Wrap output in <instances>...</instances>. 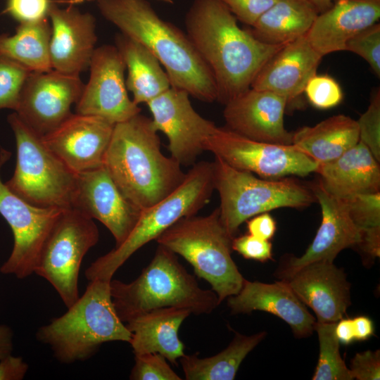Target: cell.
I'll return each mask as SVG.
<instances>
[{
  "label": "cell",
  "mask_w": 380,
  "mask_h": 380,
  "mask_svg": "<svg viewBox=\"0 0 380 380\" xmlns=\"http://www.w3.org/2000/svg\"><path fill=\"white\" fill-rule=\"evenodd\" d=\"M184 23L186 34L213 74L217 101L223 105L250 89L284 45L263 42L241 29L220 0H194Z\"/></svg>",
  "instance_id": "cell-1"
},
{
  "label": "cell",
  "mask_w": 380,
  "mask_h": 380,
  "mask_svg": "<svg viewBox=\"0 0 380 380\" xmlns=\"http://www.w3.org/2000/svg\"><path fill=\"white\" fill-rule=\"evenodd\" d=\"M103 18L146 47L166 72L171 87L204 102L217 101L213 74L186 33L162 19L147 0H96Z\"/></svg>",
  "instance_id": "cell-2"
},
{
  "label": "cell",
  "mask_w": 380,
  "mask_h": 380,
  "mask_svg": "<svg viewBox=\"0 0 380 380\" xmlns=\"http://www.w3.org/2000/svg\"><path fill=\"white\" fill-rule=\"evenodd\" d=\"M103 165L122 194L141 210L171 194L186 174L162 153L152 120L140 113L114 125Z\"/></svg>",
  "instance_id": "cell-3"
},
{
  "label": "cell",
  "mask_w": 380,
  "mask_h": 380,
  "mask_svg": "<svg viewBox=\"0 0 380 380\" xmlns=\"http://www.w3.org/2000/svg\"><path fill=\"white\" fill-rule=\"evenodd\" d=\"M110 287L117 314L125 324L155 309L177 308L203 315L220 304L213 290L199 286L174 252L159 244L137 278L129 283L111 279Z\"/></svg>",
  "instance_id": "cell-4"
},
{
  "label": "cell",
  "mask_w": 380,
  "mask_h": 380,
  "mask_svg": "<svg viewBox=\"0 0 380 380\" xmlns=\"http://www.w3.org/2000/svg\"><path fill=\"white\" fill-rule=\"evenodd\" d=\"M83 295L60 317L40 327L36 338L63 364L85 361L110 341L129 343L131 333L115 310L110 281H89Z\"/></svg>",
  "instance_id": "cell-5"
},
{
  "label": "cell",
  "mask_w": 380,
  "mask_h": 380,
  "mask_svg": "<svg viewBox=\"0 0 380 380\" xmlns=\"http://www.w3.org/2000/svg\"><path fill=\"white\" fill-rule=\"evenodd\" d=\"M214 190L213 163L201 161L194 164L175 191L141 210L137 224L122 243L89 265L84 273L87 279L110 281L137 250L156 240L179 219L196 215L208 202Z\"/></svg>",
  "instance_id": "cell-6"
},
{
  "label": "cell",
  "mask_w": 380,
  "mask_h": 380,
  "mask_svg": "<svg viewBox=\"0 0 380 380\" xmlns=\"http://www.w3.org/2000/svg\"><path fill=\"white\" fill-rule=\"evenodd\" d=\"M233 238L222 225L217 208L205 216L179 219L156 241L190 263L221 303L239 293L245 280L232 257Z\"/></svg>",
  "instance_id": "cell-7"
},
{
  "label": "cell",
  "mask_w": 380,
  "mask_h": 380,
  "mask_svg": "<svg viewBox=\"0 0 380 380\" xmlns=\"http://www.w3.org/2000/svg\"><path fill=\"white\" fill-rule=\"evenodd\" d=\"M212 163L214 186L220 198V221L232 237L243 222L255 215L279 208L307 207L317 201L312 189L296 179L259 178L217 156Z\"/></svg>",
  "instance_id": "cell-8"
},
{
  "label": "cell",
  "mask_w": 380,
  "mask_h": 380,
  "mask_svg": "<svg viewBox=\"0 0 380 380\" xmlns=\"http://www.w3.org/2000/svg\"><path fill=\"white\" fill-rule=\"evenodd\" d=\"M8 122L15 138L17 160L14 174L6 185L34 205L72 208L77 174L15 113L8 116Z\"/></svg>",
  "instance_id": "cell-9"
},
{
  "label": "cell",
  "mask_w": 380,
  "mask_h": 380,
  "mask_svg": "<svg viewBox=\"0 0 380 380\" xmlns=\"http://www.w3.org/2000/svg\"><path fill=\"white\" fill-rule=\"evenodd\" d=\"M99 239V232L93 219L76 209L66 208L43 245L34 273L51 284L67 308L80 297V266Z\"/></svg>",
  "instance_id": "cell-10"
},
{
  "label": "cell",
  "mask_w": 380,
  "mask_h": 380,
  "mask_svg": "<svg viewBox=\"0 0 380 380\" xmlns=\"http://www.w3.org/2000/svg\"><path fill=\"white\" fill-rule=\"evenodd\" d=\"M204 149L236 169L265 179L306 176L315 172L318 165L293 145L256 141L219 127L205 141Z\"/></svg>",
  "instance_id": "cell-11"
},
{
  "label": "cell",
  "mask_w": 380,
  "mask_h": 380,
  "mask_svg": "<svg viewBox=\"0 0 380 380\" xmlns=\"http://www.w3.org/2000/svg\"><path fill=\"white\" fill-rule=\"evenodd\" d=\"M10 156L9 151L1 149L0 170ZM63 210L25 201L11 191L0 177V214L13 235L12 251L0 267V272L20 279L33 274L43 245Z\"/></svg>",
  "instance_id": "cell-12"
},
{
  "label": "cell",
  "mask_w": 380,
  "mask_h": 380,
  "mask_svg": "<svg viewBox=\"0 0 380 380\" xmlns=\"http://www.w3.org/2000/svg\"><path fill=\"white\" fill-rule=\"evenodd\" d=\"M89 79L75 103L76 113L101 118L114 125L140 113L125 83V62L115 45L96 48L89 64Z\"/></svg>",
  "instance_id": "cell-13"
},
{
  "label": "cell",
  "mask_w": 380,
  "mask_h": 380,
  "mask_svg": "<svg viewBox=\"0 0 380 380\" xmlns=\"http://www.w3.org/2000/svg\"><path fill=\"white\" fill-rule=\"evenodd\" d=\"M84 84L80 75L54 70L31 72L27 78L15 113L32 130L43 137L71 114Z\"/></svg>",
  "instance_id": "cell-14"
},
{
  "label": "cell",
  "mask_w": 380,
  "mask_h": 380,
  "mask_svg": "<svg viewBox=\"0 0 380 380\" xmlns=\"http://www.w3.org/2000/svg\"><path fill=\"white\" fill-rule=\"evenodd\" d=\"M189 96L185 90L171 87L146 103L155 129L167 137L171 157L181 165L196 163L217 127L194 110Z\"/></svg>",
  "instance_id": "cell-15"
},
{
  "label": "cell",
  "mask_w": 380,
  "mask_h": 380,
  "mask_svg": "<svg viewBox=\"0 0 380 380\" xmlns=\"http://www.w3.org/2000/svg\"><path fill=\"white\" fill-rule=\"evenodd\" d=\"M72 208L100 221L115 246L127 238L141 212L122 194L104 165L77 174Z\"/></svg>",
  "instance_id": "cell-16"
},
{
  "label": "cell",
  "mask_w": 380,
  "mask_h": 380,
  "mask_svg": "<svg viewBox=\"0 0 380 380\" xmlns=\"http://www.w3.org/2000/svg\"><path fill=\"white\" fill-rule=\"evenodd\" d=\"M114 125L99 117L72 113L42 139L49 150L79 174L103 165Z\"/></svg>",
  "instance_id": "cell-17"
},
{
  "label": "cell",
  "mask_w": 380,
  "mask_h": 380,
  "mask_svg": "<svg viewBox=\"0 0 380 380\" xmlns=\"http://www.w3.org/2000/svg\"><path fill=\"white\" fill-rule=\"evenodd\" d=\"M288 101L270 91L253 88L224 105L227 128L247 138L280 145H292L293 132L284 127Z\"/></svg>",
  "instance_id": "cell-18"
},
{
  "label": "cell",
  "mask_w": 380,
  "mask_h": 380,
  "mask_svg": "<svg viewBox=\"0 0 380 380\" xmlns=\"http://www.w3.org/2000/svg\"><path fill=\"white\" fill-rule=\"evenodd\" d=\"M49 19L51 26L50 59L52 69L80 75L89 67L96 49V19L77 8H61L52 3Z\"/></svg>",
  "instance_id": "cell-19"
},
{
  "label": "cell",
  "mask_w": 380,
  "mask_h": 380,
  "mask_svg": "<svg viewBox=\"0 0 380 380\" xmlns=\"http://www.w3.org/2000/svg\"><path fill=\"white\" fill-rule=\"evenodd\" d=\"M322 209V222L304 254L291 257L278 270V277L286 279L303 266L316 261L334 262L343 249L356 246L360 229L353 222L343 200L329 194L321 185L311 187Z\"/></svg>",
  "instance_id": "cell-20"
},
{
  "label": "cell",
  "mask_w": 380,
  "mask_h": 380,
  "mask_svg": "<svg viewBox=\"0 0 380 380\" xmlns=\"http://www.w3.org/2000/svg\"><path fill=\"white\" fill-rule=\"evenodd\" d=\"M298 298L316 314L317 321L337 322L350 302V285L342 269L334 262L308 263L284 279Z\"/></svg>",
  "instance_id": "cell-21"
},
{
  "label": "cell",
  "mask_w": 380,
  "mask_h": 380,
  "mask_svg": "<svg viewBox=\"0 0 380 380\" xmlns=\"http://www.w3.org/2000/svg\"><path fill=\"white\" fill-rule=\"evenodd\" d=\"M227 299L232 314L271 313L286 322L296 338L308 337L315 330V317L286 280L266 284L245 279L239 293Z\"/></svg>",
  "instance_id": "cell-22"
},
{
  "label": "cell",
  "mask_w": 380,
  "mask_h": 380,
  "mask_svg": "<svg viewBox=\"0 0 380 380\" xmlns=\"http://www.w3.org/2000/svg\"><path fill=\"white\" fill-rule=\"evenodd\" d=\"M322 57L305 34L284 44L260 70L251 88L272 91L289 103L304 92Z\"/></svg>",
  "instance_id": "cell-23"
},
{
  "label": "cell",
  "mask_w": 380,
  "mask_h": 380,
  "mask_svg": "<svg viewBox=\"0 0 380 380\" xmlns=\"http://www.w3.org/2000/svg\"><path fill=\"white\" fill-rule=\"evenodd\" d=\"M379 18L380 0H335L330 8L318 14L306 37L324 56L346 51L349 39Z\"/></svg>",
  "instance_id": "cell-24"
},
{
  "label": "cell",
  "mask_w": 380,
  "mask_h": 380,
  "mask_svg": "<svg viewBox=\"0 0 380 380\" xmlns=\"http://www.w3.org/2000/svg\"><path fill=\"white\" fill-rule=\"evenodd\" d=\"M191 314L186 309L163 308L137 315L125 323L131 333L129 344L134 355L158 353L175 364L184 355V345L178 332Z\"/></svg>",
  "instance_id": "cell-25"
},
{
  "label": "cell",
  "mask_w": 380,
  "mask_h": 380,
  "mask_svg": "<svg viewBox=\"0 0 380 380\" xmlns=\"http://www.w3.org/2000/svg\"><path fill=\"white\" fill-rule=\"evenodd\" d=\"M379 163L368 147L359 141L338 158L318 164L319 183L331 195L346 198L380 191Z\"/></svg>",
  "instance_id": "cell-26"
},
{
  "label": "cell",
  "mask_w": 380,
  "mask_h": 380,
  "mask_svg": "<svg viewBox=\"0 0 380 380\" xmlns=\"http://www.w3.org/2000/svg\"><path fill=\"white\" fill-rule=\"evenodd\" d=\"M115 46L125 62L126 87L136 104H146L171 87L160 63L144 45L120 32L115 37Z\"/></svg>",
  "instance_id": "cell-27"
},
{
  "label": "cell",
  "mask_w": 380,
  "mask_h": 380,
  "mask_svg": "<svg viewBox=\"0 0 380 380\" xmlns=\"http://www.w3.org/2000/svg\"><path fill=\"white\" fill-rule=\"evenodd\" d=\"M358 141L357 121L341 114L293 132L292 145L317 164H324L338 158Z\"/></svg>",
  "instance_id": "cell-28"
},
{
  "label": "cell",
  "mask_w": 380,
  "mask_h": 380,
  "mask_svg": "<svg viewBox=\"0 0 380 380\" xmlns=\"http://www.w3.org/2000/svg\"><path fill=\"white\" fill-rule=\"evenodd\" d=\"M318 14L308 0H277L250 32L263 42L286 44L306 34Z\"/></svg>",
  "instance_id": "cell-29"
},
{
  "label": "cell",
  "mask_w": 380,
  "mask_h": 380,
  "mask_svg": "<svg viewBox=\"0 0 380 380\" xmlns=\"http://www.w3.org/2000/svg\"><path fill=\"white\" fill-rule=\"evenodd\" d=\"M261 331L246 336L234 331L229 346L220 353L200 358L197 354L185 355L180 363L186 380H233L247 355L265 337Z\"/></svg>",
  "instance_id": "cell-30"
},
{
  "label": "cell",
  "mask_w": 380,
  "mask_h": 380,
  "mask_svg": "<svg viewBox=\"0 0 380 380\" xmlns=\"http://www.w3.org/2000/svg\"><path fill=\"white\" fill-rule=\"evenodd\" d=\"M51 26L49 18L21 23L13 35H0V55L8 58L31 72L52 70L50 59Z\"/></svg>",
  "instance_id": "cell-31"
},
{
  "label": "cell",
  "mask_w": 380,
  "mask_h": 380,
  "mask_svg": "<svg viewBox=\"0 0 380 380\" xmlns=\"http://www.w3.org/2000/svg\"><path fill=\"white\" fill-rule=\"evenodd\" d=\"M336 322L316 321L315 330L319 342V354L313 380H352L350 369L342 359L336 334Z\"/></svg>",
  "instance_id": "cell-32"
},
{
  "label": "cell",
  "mask_w": 380,
  "mask_h": 380,
  "mask_svg": "<svg viewBox=\"0 0 380 380\" xmlns=\"http://www.w3.org/2000/svg\"><path fill=\"white\" fill-rule=\"evenodd\" d=\"M30 72L18 63L0 55V109H16L23 85Z\"/></svg>",
  "instance_id": "cell-33"
},
{
  "label": "cell",
  "mask_w": 380,
  "mask_h": 380,
  "mask_svg": "<svg viewBox=\"0 0 380 380\" xmlns=\"http://www.w3.org/2000/svg\"><path fill=\"white\" fill-rule=\"evenodd\" d=\"M341 199L351 220L360 229L380 226V191L358 194Z\"/></svg>",
  "instance_id": "cell-34"
},
{
  "label": "cell",
  "mask_w": 380,
  "mask_h": 380,
  "mask_svg": "<svg viewBox=\"0 0 380 380\" xmlns=\"http://www.w3.org/2000/svg\"><path fill=\"white\" fill-rule=\"evenodd\" d=\"M304 92L310 103L319 109L338 105L343 96L339 84L327 75H313L307 82Z\"/></svg>",
  "instance_id": "cell-35"
},
{
  "label": "cell",
  "mask_w": 380,
  "mask_h": 380,
  "mask_svg": "<svg viewBox=\"0 0 380 380\" xmlns=\"http://www.w3.org/2000/svg\"><path fill=\"white\" fill-rule=\"evenodd\" d=\"M346 51L364 58L377 77L380 76V24L376 23L360 31L348 41Z\"/></svg>",
  "instance_id": "cell-36"
},
{
  "label": "cell",
  "mask_w": 380,
  "mask_h": 380,
  "mask_svg": "<svg viewBox=\"0 0 380 380\" xmlns=\"http://www.w3.org/2000/svg\"><path fill=\"white\" fill-rule=\"evenodd\" d=\"M132 380H181L170 367L167 359L158 353L134 355V365L131 371Z\"/></svg>",
  "instance_id": "cell-37"
},
{
  "label": "cell",
  "mask_w": 380,
  "mask_h": 380,
  "mask_svg": "<svg viewBox=\"0 0 380 380\" xmlns=\"http://www.w3.org/2000/svg\"><path fill=\"white\" fill-rule=\"evenodd\" d=\"M357 121L359 141L366 145L380 162V91L372 96L370 103Z\"/></svg>",
  "instance_id": "cell-38"
},
{
  "label": "cell",
  "mask_w": 380,
  "mask_h": 380,
  "mask_svg": "<svg viewBox=\"0 0 380 380\" xmlns=\"http://www.w3.org/2000/svg\"><path fill=\"white\" fill-rule=\"evenodd\" d=\"M51 0H7L4 12L19 24L39 21L49 18Z\"/></svg>",
  "instance_id": "cell-39"
},
{
  "label": "cell",
  "mask_w": 380,
  "mask_h": 380,
  "mask_svg": "<svg viewBox=\"0 0 380 380\" xmlns=\"http://www.w3.org/2000/svg\"><path fill=\"white\" fill-rule=\"evenodd\" d=\"M233 251L244 258L262 262L272 258V245L269 240L259 239L251 234L234 237L232 243Z\"/></svg>",
  "instance_id": "cell-40"
},
{
  "label": "cell",
  "mask_w": 380,
  "mask_h": 380,
  "mask_svg": "<svg viewBox=\"0 0 380 380\" xmlns=\"http://www.w3.org/2000/svg\"><path fill=\"white\" fill-rule=\"evenodd\" d=\"M236 17L251 27L277 0H220Z\"/></svg>",
  "instance_id": "cell-41"
},
{
  "label": "cell",
  "mask_w": 380,
  "mask_h": 380,
  "mask_svg": "<svg viewBox=\"0 0 380 380\" xmlns=\"http://www.w3.org/2000/svg\"><path fill=\"white\" fill-rule=\"evenodd\" d=\"M350 371L357 380L380 379V350H367L357 353L350 362Z\"/></svg>",
  "instance_id": "cell-42"
},
{
  "label": "cell",
  "mask_w": 380,
  "mask_h": 380,
  "mask_svg": "<svg viewBox=\"0 0 380 380\" xmlns=\"http://www.w3.org/2000/svg\"><path fill=\"white\" fill-rule=\"evenodd\" d=\"M247 222L248 234L262 239L269 240L274 236L277 225L274 218L267 213L255 215Z\"/></svg>",
  "instance_id": "cell-43"
},
{
  "label": "cell",
  "mask_w": 380,
  "mask_h": 380,
  "mask_svg": "<svg viewBox=\"0 0 380 380\" xmlns=\"http://www.w3.org/2000/svg\"><path fill=\"white\" fill-rule=\"evenodd\" d=\"M28 369L23 357L10 354L0 360V380H22Z\"/></svg>",
  "instance_id": "cell-44"
},
{
  "label": "cell",
  "mask_w": 380,
  "mask_h": 380,
  "mask_svg": "<svg viewBox=\"0 0 380 380\" xmlns=\"http://www.w3.org/2000/svg\"><path fill=\"white\" fill-rule=\"evenodd\" d=\"M369 258L380 255V226L360 229V239L356 246Z\"/></svg>",
  "instance_id": "cell-45"
},
{
  "label": "cell",
  "mask_w": 380,
  "mask_h": 380,
  "mask_svg": "<svg viewBox=\"0 0 380 380\" xmlns=\"http://www.w3.org/2000/svg\"><path fill=\"white\" fill-rule=\"evenodd\" d=\"M352 321L355 341H365L373 335L374 324L369 317L358 316Z\"/></svg>",
  "instance_id": "cell-46"
},
{
  "label": "cell",
  "mask_w": 380,
  "mask_h": 380,
  "mask_svg": "<svg viewBox=\"0 0 380 380\" xmlns=\"http://www.w3.org/2000/svg\"><path fill=\"white\" fill-rule=\"evenodd\" d=\"M335 334L340 343L350 344L355 340L352 319L341 318L336 322Z\"/></svg>",
  "instance_id": "cell-47"
},
{
  "label": "cell",
  "mask_w": 380,
  "mask_h": 380,
  "mask_svg": "<svg viewBox=\"0 0 380 380\" xmlns=\"http://www.w3.org/2000/svg\"><path fill=\"white\" fill-rule=\"evenodd\" d=\"M13 332L6 324H0V360L12 354L13 350Z\"/></svg>",
  "instance_id": "cell-48"
},
{
  "label": "cell",
  "mask_w": 380,
  "mask_h": 380,
  "mask_svg": "<svg viewBox=\"0 0 380 380\" xmlns=\"http://www.w3.org/2000/svg\"><path fill=\"white\" fill-rule=\"evenodd\" d=\"M316 8L319 13H321L330 8L335 0H308Z\"/></svg>",
  "instance_id": "cell-49"
},
{
  "label": "cell",
  "mask_w": 380,
  "mask_h": 380,
  "mask_svg": "<svg viewBox=\"0 0 380 380\" xmlns=\"http://www.w3.org/2000/svg\"><path fill=\"white\" fill-rule=\"evenodd\" d=\"M156 1L162 2V3H165V4H174V0H156Z\"/></svg>",
  "instance_id": "cell-50"
}]
</instances>
